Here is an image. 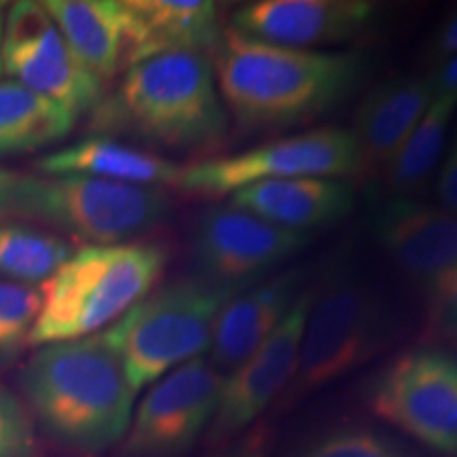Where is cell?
<instances>
[{"instance_id": "2", "label": "cell", "mask_w": 457, "mask_h": 457, "mask_svg": "<svg viewBox=\"0 0 457 457\" xmlns=\"http://www.w3.org/2000/svg\"><path fill=\"white\" fill-rule=\"evenodd\" d=\"M228 125L212 57L165 54L129 66L114 94L91 112L89 129L208 159L227 146Z\"/></svg>"}, {"instance_id": "22", "label": "cell", "mask_w": 457, "mask_h": 457, "mask_svg": "<svg viewBox=\"0 0 457 457\" xmlns=\"http://www.w3.org/2000/svg\"><path fill=\"white\" fill-rule=\"evenodd\" d=\"M77 117L54 100L15 81H0V157L26 155L57 145L71 134Z\"/></svg>"}, {"instance_id": "27", "label": "cell", "mask_w": 457, "mask_h": 457, "mask_svg": "<svg viewBox=\"0 0 457 457\" xmlns=\"http://www.w3.org/2000/svg\"><path fill=\"white\" fill-rule=\"evenodd\" d=\"M0 457H38V443L26 404L0 384Z\"/></svg>"}, {"instance_id": "32", "label": "cell", "mask_w": 457, "mask_h": 457, "mask_svg": "<svg viewBox=\"0 0 457 457\" xmlns=\"http://www.w3.org/2000/svg\"><path fill=\"white\" fill-rule=\"evenodd\" d=\"M20 180V171L0 168V220H13L15 195Z\"/></svg>"}, {"instance_id": "30", "label": "cell", "mask_w": 457, "mask_h": 457, "mask_svg": "<svg viewBox=\"0 0 457 457\" xmlns=\"http://www.w3.org/2000/svg\"><path fill=\"white\" fill-rule=\"evenodd\" d=\"M436 195L441 208L457 216V129L441 162L436 176Z\"/></svg>"}, {"instance_id": "19", "label": "cell", "mask_w": 457, "mask_h": 457, "mask_svg": "<svg viewBox=\"0 0 457 457\" xmlns=\"http://www.w3.org/2000/svg\"><path fill=\"white\" fill-rule=\"evenodd\" d=\"M353 188L335 179L262 180L228 195V205L290 231L335 225L350 216Z\"/></svg>"}, {"instance_id": "8", "label": "cell", "mask_w": 457, "mask_h": 457, "mask_svg": "<svg viewBox=\"0 0 457 457\" xmlns=\"http://www.w3.org/2000/svg\"><path fill=\"white\" fill-rule=\"evenodd\" d=\"M364 403L421 447L457 457V352L441 345L400 352L377 370Z\"/></svg>"}, {"instance_id": "12", "label": "cell", "mask_w": 457, "mask_h": 457, "mask_svg": "<svg viewBox=\"0 0 457 457\" xmlns=\"http://www.w3.org/2000/svg\"><path fill=\"white\" fill-rule=\"evenodd\" d=\"M312 242L233 205H210L191 227V259L197 276L225 286H250L293 259Z\"/></svg>"}, {"instance_id": "14", "label": "cell", "mask_w": 457, "mask_h": 457, "mask_svg": "<svg viewBox=\"0 0 457 457\" xmlns=\"http://www.w3.org/2000/svg\"><path fill=\"white\" fill-rule=\"evenodd\" d=\"M377 245L428 299L457 265V216L417 197L390 195L369 214Z\"/></svg>"}, {"instance_id": "26", "label": "cell", "mask_w": 457, "mask_h": 457, "mask_svg": "<svg viewBox=\"0 0 457 457\" xmlns=\"http://www.w3.org/2000/svg\"><path fill=\"white\" fill-rule=\"evenodd\" d=\"M43 307V288L0 279V369L30 347V333Z\"/></svg>"}, {"instance_id": "9", "label": "cell", "mask_w": 457, "mask_h": 457, "mask_svg": "<svg viewBox=\"0 0 457 457\" xmlns=\"http://www.w3.org/2000/svg\"><path fill=\"white\" fill-rule=\"evenodd\" d=\"M362 174V159L350 129L318 128L248 148L236 155L197 159L180 168L176 188L197 197L231 195L262 180L335 179Z\"/></svg>"}, {"instance_id": "4", "label": "cell", "mask_w": 457, "mask_h": 457, "mask_svg": "<svg viewBox=\"0 0 457 457\" xmlns=\"http://www.w3.org/2000/svg\"><path fill=\"white\" fill-rule=\"evenodd\" d=\"M168 261V248L157 242L85 245L45 284L30 347L83 339L112 327L153 293Z\"/></svg>"}, {"instance_id": "7", "label": "cell", "mask_w": 457, "mask_h": 457, "mask_svg": "<svg viewBox=\"0 0 457 457\" xmlns=\"http://www.w3.org/2000/svg\"><path fill=\"white\" fill-rule=\"evenodd\" d=\"M171 204L163 187L87 176L21 174L13 220L43 222L89 245L136 242L162 225Z\"/></svg>"}, {"instance_id": "18", "label": "cell", "mask_w": 457, "mask_h": 457, "mask_svg": "<svg viewBox=\"0 0 457 457\" xmlns=\"http://www.w3.org/2000/svg\"><path fill=\"white\" fill-rule=\"evenodd\" d=\"M436 96L432 74L392 77L375 85L353 112V128L362 174H384L387 163L409 138Z\"/></svg>"}, {"instance_id": "29", "label": "cell", "mask_w": 457, "mask_h": 457, "mask_svg": "<svg viewBox=\"0 0 457 457\" xmlns=\"http://www.w3.org/2000/svg\"><path fill=\"white\" fill-rule=\"evenodd\" d=\"M273 428L270 421H259L231 443L214 449L208 457H270L273 449Z\"/></svg>"}, {"instance_id": "3", "label": "cell", "mask_w": 457, "mask_h": 457, "mask_svg": "<svg viewBox=\"0 0 457 457\" xmlns=\"http://www.w3.org/2000/svg\"><path fill=\"white\" fill-rule=\"evenodd\" d=\"M26 409L62 447L100 455L123 441L136 392L104 333L49 343L20 373Z\"/></svg>"}, {"instance_id": "13", "label": "cell", "mask_w": 457, "mask_h": 457, "mask_svg": "<svg viewBox=\"0 0 457 457\" xmlns=\"http://www.w3.org/2000/svg\"><path fill=\"white\" fill-rule=\"evenodd\" d=\"M312 295L313 288H307L259 350L225 375L219 407L205 432L210 447L219 449L259 424L265 411L284 396L296 370Z\"/></svg>"}, {"instance_id": "24", "label": "cell", "mask_w": 457, "mask_h": 457, "mask_svg": "<svg viewBox=\"0 0 457 457\" xmlns=\"http://www.w3.org/2000/svg\"><path fill=\"white\" fill-rule=\"evenodd\" d=\"M72 254V244L54 231L28 220H0V279L37 288Z\"/></svg>"}, {"instance_id": "33", "label": "cell", "mask_w": 457, "mask_h": 457, "mask_svg": "<svg viewBox=\"0 0 457 457\" xmlns=\"http://www.w3.org/2000/svg\"><path fill=\"white\" fill-rule=\"evenodd\" d=\"M436 94H457V55L443 62L441 68L432 74Z\"/></svg>"}, {"instance_id": "34", "label": "cell", "mask_w": 457, "mask_h": 457, "mask_svg": "<svg viewBox=\"0 0 457 457\" xmlns=\"http://www.w3.org/2000/svg\"><path fill=\"white\" fill-rule=\"evenodd\" d=\"M7 4L0 3V72H3V34H4V17H7Z\"/></svg>"}, {"instance_id": "16", "label": "cell", "mask_w": 457, "mask_h": 457, "mask_svg": "<svg viewBox=\"0 0 457 457\" xmlns=\"http://www.w3.org/2000/svg\"><path fill=\"white\" fill-rule=\"evenodd\" d=\"M125 71L165 54L214 55L225 20L212 0H123Z\"/></svg>"}, {"instance_id": "1", "label": "cell", "mask_w": 457, "mask_h": 457, "mask_svg": "<svg viewBox=\"0 0 457 457\" xmlns=\"http://www.w3.org/2000/svg\"><path fill=\"white\" fill-rule=\"evenodd\" d=\"M228 123L239 138L278 134L324 117L367 83L364 51H303L225 30L212 55Z\"/></svg>"}, {"instance_id": "25", "label": "cell", "mask_w": 457, "mask_h": 457, "mask_svg": "<svg viewBox=\"0 0 457 457\" xmlns=\"http://www.w3.org/2000/svg\"><path fill=\"white\" fill-rule=\"evenodd\" d=\"M286 457H421L400 438L370 426H339L327 430Z\"/></svg>"}, {"instance_id": "28", "label": "cell", "mask_w": 457, "mask_h": 457, "mask_svg": "<svg viewBox=\"0 0 457 457\" xmlns=\"http://www.w3.org/2000/svg\"><path fill=\"white\" fill-rule=\"evenodd\" d=\"M428 333L457 352V265L426 299Z\"/></svg>"}, {"instance_id": "6", "label": "cell", "mask_w": 457, "mask_h": 457, "mask_svg": "<svg viewBox=\"0 0 457 457\" xmlns=\"http://www.w3.org/2000/svg\"><path fill=\"white\" fill-rule=\"evenodd\" d=\"M245 288V286H244ZM237 286L202 276L180 278L148 293L104 330L138 394L188 360L204 356L214 320Z\"/></svg>"}, {"instance_id": "20", "label": "cell", "mask_w": 457, "mask_h": 457, "mask_svg": "<svg viewBox=\"0 0 457 457\" xmlns=\"http://www.w3.org/2000/svg\"><path fill=\"white\" fill-rule=\"evenodd\" d=\"M34 168L43 176H87L140 187H174L180 174L168 157L108 136H89L57 148L38 159Z\"/></svg>"}, {"instance_id": "17", "label": "cell", "mask_w": 457, "mask_h": 457, "mask_svg": "<svg viewBox=\"0 0 457 457\" xmlns=\"http://www.w3.org/2000/svg\"><path fill=\"white\" fill-rule=\"evenodd\" d=\"M305 290V271L290 267L228 296L214 320L208 345L216 370L228 375L253 356Z\"/></svg>"}, {"instance_id": "10", "label": "cell", "mask_w": 457, "mask_h": 457, "mask_svg": "<svg viewBox=\"0 0 457 457\" xmlns=\"http://www.w3.org/2000/svg\"><path fill=\"white\" fill-rule=\"evenodd\" d=\"M225 375L205 356L155 381L131 415L123 457H182L205 436L219 407Z\"/></svg>"}, {"instance_id": "11", "label": "cell", "mask_w": 457, "mask_h": 457, "mask_svg": "<svg viewBox=\"0 0 457 457\" xmlns=\"http://www.w3.org/2000/svg\"><path fill=\"white\" fill-rule=\"evenodd\" d=\"M3 71L77 119L104 98V87L77 60L43 4L32 0L13 3L4 17Z\"/></svg>"}, {"instance_id": "23", "label": "cell", "mask_w": 457, "mask_h": 457, "mask_svg": "<svg viewBox=\"0 0 457 457\" xmlns=\"http://www.w3.org/2000/svg\"><path fill=\"white\" fill-rule=\"evenodd\" d=\"M457 108V94H436L384 171L392 195L415 197L432 179L447 151V136Z\"/></svg>"}, {"instance_id": "21", "label": "cell", "mask_w": 457, "mask_h": 457, "mask_svg": "<svg viewBox=\"0 0 457 457\" xmlns=\"http://www.w3.org/2000/svg\"><path fill=\"white\" fill-rule=\"evenodd\" d=\"M68 47L102 87L125 68L123 0H45Z\"/></svg>"}, {"instance_id": "5", "label": "cell", "mask_w": 457, "mask_h": 457, "mask_svg": "<svg viewBox=\"0 0 457 457\" xmlns=\"http://www.w3.org/2000/svg\"><path fill=\"white\" fill-rule=\"evenodd\" d=\"M400 333V313L379 284L337 270L313 288L296 370L284 396L293 407L386 350Z\"/></svg>"}, {"instance_id": "31", "label": "cell", "mask_w": 457, "mask_h": 457, "mask_svg": "<svg viewBox=\"0 0 457 457\" xmlns=\"http://www.w3.org/2000/svg\"><path fill=\"white\" fill-rule=\"evenodd\" d=\"M432 54L441 60H451L457 55V11L438 28V32L432 38Z\"/></svg>"}, {"instance_id": "15", "label": "cell", "mask_w": 457, "mask_h": 457, "mask_svg": "<svg viewBox=\"0 0 457 457\" xmlns=\"http://www.w3.org/2000/svg\"><path fill=\"white\" fill-rule=\"evenodd\" d=\"M370 0H254L228 15L227 30L286 49L356 41L377 17Z\"/></svg>"}]
</instances>
